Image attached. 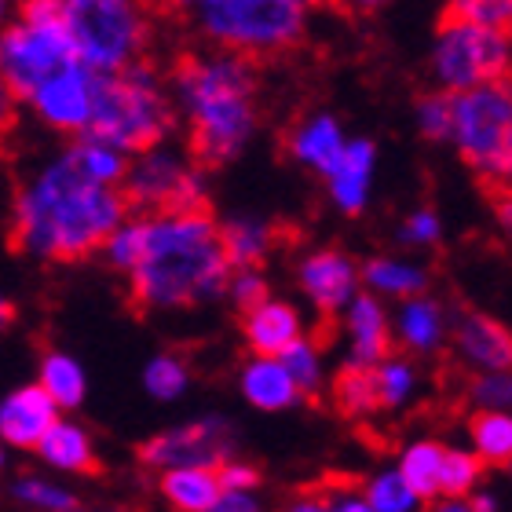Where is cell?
Wrapping results in <instances>:
<instances>
[{"mask_svg":"<svg viewBox=\"0 0 512 512\" xmlns=\"http://www.w3.org/2000/svg\"><path fill=\"white\" fill-rule=\"evenodd\" d=\"M150 4H158V8H172V11H194L202 0H150Z\"/></svg>","mask_w":512,"mask_h":512,"instance_id":"7dc6e473","label":"cell"},{"mask_svg":"<svg viewBox=\"0 0 512 512\" xmlns=\"http://www.w3.org/2000/svg\"><path fill=\"white\" fill-rule=\"evenodd\" d=\"M388 300L363 289L359 297L341 311V337H344V366H366L374 370L384 355H392V311Z\"/></svg>","mask_w":512,"mask_h":512,"instance_id":"5bb4252c","label":"cell"},{"mask_svg":"<svg viewBox=\"0 0 512 512\" xmlns=\"http://www.w3.org/2000/svg\"><path fill=\"white\" fill-rule=\"evenodd\" d=\"M37 381L48 388V395H52L63 410H77V406L85 403V395H88L85 366L77 363L70 352H48V355H44L41 370H37Z\"/></svg>","mask_w":512,"mask_h":512,"instance_id":"83f0119b","label":"cell"},{"mask_svg":"<svg viewBox=\"0 0 512 512\" xmlns=\"http://www.w3.org/2000/svg\"><path fill=\"white\" fill-rule=\"evenodd\" d=\"M59 417L63 406L55 403L41 381L19 384L0 399V439L11 450H37Z\"/></svg>","mask_w":512,"mask_h":512,"instance_id":"9a60e30c","label":"cell"},{"mask_svg":"<svg viewBox=\"0 0 512 512\" xmlns=\"http://www.w3.org/2000/svg\"><path fill=\"white\" fill-rule=\"evenodd\" d=\"M450 147L480 180L494 187L512 183V74L454 92Z\"/></svg>","mask_w":512,"mask_h":512,"instance_id":"52a82bcc","label":"cell"},{"mask_svg":"<svg viewBox=\"0 0 512 512\" xmlns=\"http://www.w3.org/2000/svg\"><path fill=\"white\" fill-rule=\"evenodd\" d=\"M322 180H326V194H330L337 213L344 216L366 213L377 183V147L370 139H348L344 154L333 161V169Z\"/></svg>","mask_w":512,"mask_h":512,"instance_id":"ac0fdd59","label":"cell"},{"mask_svg":"<svg viewBox=\"0 0 512 512\" xmlns=\"http://www.w3.org/2000/svg\"><path fill=\"white\" fill-rule=\"evenodd\" d=\"M169 88L202 165H227L246 150L256 132V74L249 55L227 48L187 55L172 70Z\"/></svg>","mask_w":512,"mask_h":512,"instance_id":"3957f363","label":"cell"},{"mask_svg":"<svg viewBox=\"0 0 512 512\" xmlns=\"http://www.w3.org/2000/svg\"><path fill=\"white\" fill-rule=\"evenodd\" d=\"M231 304H235V311L242 315V311L256 308L260 300L271 297V289H267V278L260 275V267H235L231 271V278H227V293H224Z\"/></svg>","mask_w":512,"mask_h":512,"instance_id":"74e56055","label":"cell"},{"mask_svg":"<svg viewBox=\"0 0 512 512\" xmlns=\"http://www.w3.org/2000/svg\"><path fill=\"white\" fill-rule=\"evenodd\" d=\"M498 224L512 235V183L502 187V194H498Z\"/></svg>","mask_w":512,"mask_h":512,"instance_id":"ee69618b","label":"cell"},{"mask_svg":"<svg viewBox=\"0 0 512 512\" xmlns=\"http://www.w3.org/2000/svg\"><path fill=\"white\" fill-rule=\"evenodd\" d=\"M450 348L458 355V363L476 377L512 370V330L480 311H469L454 322Z\"/></svg>","mask_w":512,"mask_h":512,"instance_id":"2e32d148","label":"cell"},{"mask_svg":"<svg viewBox=\"0 0 512 512\" xmlns=\"http://www.w3.org/2000/svg\"><path fill=\"white\" fill-rule=\"evenodd\" d=\"M395 238H399V246L410 249V253L432 249V246H439V238H443V220L436 216V209H414V213L403 216Z\"/></svg>","mask_w":512,"mask_h":512,"instance_id":"8d00e7d4","label":"cell"},{"mask_svg":"<svg viewBox=\"0 0 512 512\" xmlns=\"http://www.w3.org/2000/svg\"><path fill=\"white\" fill-rule=\"evenodd\" d=\"M469 505H472V512H494L498 509V494H491V491H476L469 498Z\"/></svg>","mask_w":512,"mask_h":512,"instance_id":"bcb514c9","label":"cell"},{"mask_svg":"<svg viewBox=\"0 0 512 512\" xmlns=\"http://www.w3.org/2000/svg\"><path fill=\"white\" fill-rule=\"evenodd\" d=\"M326 512H370L363 487H330L326 491Z\"/></svg>","mask_w":512,"mask_h":512,"instance_id":"b9f144b4","label":"cell"},{"mask_svg":"<svg viewBox=\"0 0 512 512\" xmlns=\"http://www.w3.org/2000/svg\"><path fill=\"white\" fill-rule=\"evenodd\" d=\"M37 454H41V461L48 469L66 472V476L88 472L96 465V443H92V436H88L77 421H70V417H59V421L48 428V436L41 439Z\"/></svg>","mask_w":512,"mask_h":512,"instance_id":"cb8c5ba5","label":"cell"},{"mask_svg":"<svg viewBox=\"0 0 512 512\" xmlns=\"http://www.w3.org/2000/svg\"><path fill=\"white\" fill-rule=\"evenodd\" d=\"M238 392L253 410L264 414H282L289 406H297L304 399L297 377L289 374V366L282 355H256L238 370Z\"/></svg>","mask_w":512,"mask_h":512,"instance_id":"ffe728a7","label":"cell"},{"mask_svg":"<svg viewBox=\"0 0 512 512\" xmlns=\"http://www.w3.org/2000/svg\"><path fill=\"white\" fill-rule=\"evenodd\" d=\"M428 267L417 256L406 253H377L363 264V286L381 300H406L417 293H428Z\"/></svg>","mask_w":512,"mask_h":512,"instance_id":"603a6c76","label":"cell"},{"mask_svg":"<svg viewBox=\"0 0 512 512\" xmlns=\"http://www.w3.org/2000/svg\"><path fill=\"white\" fill-rule=\"evenodd\" d=\"M344 4L355 11H377V8H384V4H392V0H344Z\"/></svg>","mask_w":512,"mask_h":512,"instance_id":"c3c4849f","label":"cell"},{"mask_svg":"<svg viewBox=\"0 0 512 512\" xmlns=\"http://www.w3.org/2000/svg\"><path fill=\"white\" fill-rule=\"evenodd\" d=\"M472 403L494 406V410H512V370L476 377L472 381Z\"/></svg>","mask_w":512,"mask_h":512,"instance_id":"ab89813d","label":"cell"},{"mask_svg":"<svg viewBox=\"0 0 512 512\" xmlns=\"http://www.w3.org/2000/svg\"><path fill=\"white\" fill-rule=\"evenodd\" d=\"M176 114L180 110H176L172 88L161 81L154 66L139 59L125 70L99 77L96 114L85 136L107 139L128 154H139L169 139Z\"/></svg>","mask_w":512,"mask_h":512,"instance_id":"277c9868","label":"cell"},{"mask_svg":"<svg viewBox=\"0 0 512 512\" xmlns=\"http://www.w3.org/2000/svg\"><path fill=\"white\" fill-rule=\"evenodd\" d=\"M220 480H224V491H256L260 487V472L253 465H246V461L227 458L220 465Z\"/></svg>","mask_w":512,"mask_h":512,"instance_id":"60d3db41","label":"cell"},{"mask_svg":"<svg viewBox=\"0 0 512 512\" xmlns=\"http://www.w3.org/2000/svg\"><path fill=\"white\" fill-rule=\"evenodd\" d=\"M333 399L341 406V414L348 417H370L381 406V392H377V377L366 366H344V374L333 384Z\"/></svg>","mask_w":512,"mask_h":512,"instance_id":"1f68e13d","label":"cell"},{"mask_svg":"<svg viewBox=\"0 0 512 512\" xmlns=\"http://www.w3.org/2000/svg\"><path fill=\"white\" fill-rule=\"evenodd\" d=\"M231 271L220 224L194 205L143 213V249L125 278L139 308L191 311L224 297Z\"/></svg>","mask_w":512,"mask_h":512,"instance_id":"7a4b0ae2","label":"cell"},{"mask_svg":"<svg viewBox=\"0 0 512 512\" xmlns=\"http://www.w3.org/2000/svg\"><path fill=\"white\" fill-rule=\"evenodd\" d=\"M344 147H348V136L333 114H308L289 132V158L319 176L333 169V161L341 158Z\"/></svg>","mask_w":512,"mask_h":512,"instance_id":"44dd1931","label":"cell"},{"mask_svg":"<svg viewBox=\"0 0 512 512\" xmlns=\"http://www.w3.org/2000/svg\"><path fill=\"white\" fill-rule=\"evenodd\" d=\"M366 502H370V512H414L421 509V494L410 487L399 465L392 469H377L370 480L363 483Z\"/></svg>","mask_w":512,"mask_h":512,"instance_id":"d6a6232c","label":"cell"},{"mask_svg":"<svg viewBox=\"0 0 512 512\" xmlns=\"http://www.w3.org/2000/svg\"><path fill=\"white\" fill-rule=\"evenodd\" d=\"M231 454H235V428L227 425V417L216 414L165 428L139 447V461L150 472L180 469V465H224Z\"/></svg>","mask_w":512,"mask_h":512,"instance_id":"7c38bea8","label":"cell"},{"mask_svg":"<svg viewBox=\"0 0 512 512\" xmlns=\"http://www.w3.org/2000/svg\"><path fill=\"white\" fill-rule=\"evenodd\" d=\"M289 509H293V512H326V494H308V498H297Z\"/></svg>","mask_w":512,"mask_h":512,"instance_id":"f6af8a7d","label":"cell"},{"mask_svg":"<svg viewBox=\"0 0 512 512\" xmlns=\"http://www.w3.org/2000/svg\"><path fill=\"white\" fill-rule=\"evenodd\" d=\"M282 359H286L289 374L297 377L300 392L304 395L322 392V384H326V359H322V348L311 341V337H300L293 348L282 352Z\"/></svg>","mask_w":512,"mask_h":512,"instance_id":"d590c367","label":"cell"},{"mask_svg":"<svg viewBox=\"0 0 512 512\" xmlns=\"http://www.w3.org/2000/svg\"><path fill=\"white\" fill-rule=\"evenodd\" d=\"M414 125H417V132L425 139H432V143H450V136H454V92L436 88V92H428V96L417 99Z\"/></svg>","mask_w":512,"mask_h":512,"instance_id":"e575fe53","label":"cell"},{"mask_svg":"<svg viewBox=\"0 0 512 512\" xmlns=\"http://www.w3.org/2000/svg\"><path fill=\"white\" fill-rule=\"evenodd\" d=\"M191 388V370L176 355H154L143 366V392L158 403H176Z\"/></svg>","mask_w":512,"mask_h":512,"instance_id":"836d02e7","label":"cell"},{"mask_svg":"<svg viewBox=\"0 0 512 512\" xmlns=\"http://www.w3.org/2000/svg\"><path fill=\"white\" fill-rule=\"evenodd\" d=\"M512 30L447 15L428 48V74L436 88L469 92L476 85L512 74Z\"/></svg>","mask_w":512,"mask_h":512,"instance_id":"9c48e42d","label":"cell"},{"mask_svg":"<svg viewBox=\"0 0 512 512\" xmlns=\"http://www.w3.org/2000/svg\"><path fill=\"white\" fill-rule=\"evenodd\" d=\"M483 465L487 461L476 454L472 447H447V461H443V483H439V498L443 502H469L472 494L480 491Z\"/></svg>","mask_w":512,"mask_h":512,"instance_id":"4dcf8cb0","label":"cell"},{"mask_svg":"<svg viewBox=\"0 0 512 512\" xmlns=\"http://www.w3.org/2000/svg\"><path fill=\"white\" fill-rule=\"evenodd\" d=\"M231 267H260L275 249V227L260 216H231L220 224Z\"/></svg>","mask_w":512,"mask_h":512,"instance_id":"d4e9b609","label":"cell"},{"mask_svg":"<svg viewBox=\"0 0 512 512\" xmlns=\"http://www.w3.org/2000/svg\"><path fill=\"white\" fill-rule=\"evenodd\" d=\"M447 15L483 22V26H498V30H512V0H450Z\"/></svg>","mask_w":512,"mask_h":512,"instance_id":"f35d334b","label":"cell"},{"mask_svg":"<svg viewBox=\"0 0 512 512\" xmlns=\"http://www.w3.org/2000/svg\"><path fill=\"white\" fill-rule=\"evenodd\" d=\"M469 447L487 465H512V410L476 406L469 421Z\"/></svg>","mask_w":512,"mask_h":512,"instance_id":"4316f807","label":"cell"},{"mask_svg":"<svg viewBox=\"0 0 512 512\" xmlns=\"http://www.w3.org/2000/svg\"><path fill=\"white\" fill-rule=\"evenodd\" d=\"M414 355H384L381 363L374 366L377 377V392H381V406L384 410H403L417 399L421 392V374L417 366L410 363Z\"/></svg>","mask_w":512,"mask_h":512,"instance_id":"f1b7e54d","label":"cell"},{"mask_svg":"<svg viewBox=\"0 0 512 512\" xmlns=\"http://www.w3.org/2000/svg\"><path fill=\"white\" fill-rule=\"evenodd\" d=\"M11 502L19 509L33 512H74L81 509L77 494L63 483L48 480V476H37V472H22L19 480L11 483Z\"/></svg>","mask_w":512,"mask_h":512,"instance_id":"f546056e","label":"cell"},{"mask_svg":"<svg viewBox=\"0 0 512 512\" xmlns=\"http://www.w3.org/2000/svg\"><path fill=\"white\" fill-rule=\"evenodd\" d=\"M77 59L66 30L63 0H19V15L0 37V77L19 103L37 92L44 77Z\"/></svg>","mask_w":512,"mask_h":512,"instance_id":"8992f818","label":"cell"},{"mask_svg":"<svg viewBox=\"0 0 512 512\" xmlns=\"http://www.w3.org/2000/svg\"><path fill=\"white\" fill-rule=\"evenodd\" d=\"M125 194L136 213H169V209L202 205L205 183L198 161L180 154L169 143H154V147L132 154Z\"/></svg>","mask_w":512,"mask_h":512,"instance_id":"30bf717a","label":"cell"},{"mask_svg":"<svg viewBox=\"0 0 512 512\" xmlns=\"http://www.w3.org/2000/svg\"><path fill=\"white\" fill-rule=\"evenodd\" d=\"M158 491L165 505L176 512H216L224 480H220V465H180V469L158 472Z\"/></svg>","mask_w":512,"mask_h":512,"instance_id":"7402d4cb","label":"cell"},{"mask_svg":"<svg viewBox=\"0 0 512 512\" xmlns=\"http://www.w3.org/2000/svg\"><path fill=\"white\" fill-rule=\"evenodd\" d=\"M308 4H311V8H315V4H322V0H308Z\"/></svg>","mask_w":512,"mask_h":512,"instance_id":"681fc988","label":"cell"},{"mask_svg":"<svg viewBox=\"0 0 512 512\" xmlns=\"http://www.w3.org/2000/svg\"><path fill=\"white\" fill-rule=\"evenodd\" d=\"M297 286L319 315L341 319V311L363 293V264L344 249H311L297 260Z\"/></svg>","mask_w":512,"mask_h":512,"instance_id":"4fadbf2b","label":"cell"},{"mask_svg":"<svg viewBox=\"0 0 512 512\" xmlns=\"http://www.w3.org/2000/svg\"><path fill=\"white\" fill-rule=\"evenodd\" d=\"M392 333H395V344H399L406 355L428 359V355H436L447 348L454 326H450L447 308H443L436 297L417 293V297H406L395 304Z\"/></svg>","mask_w":512,"mask_h":512,"instance_id":"e0dca14e","label":"cell"},{"mask_svg":"<svg viewBox=\"0 0 512 512\" xmlns=\"http://www.w3.org/2000/svg\"><path fill=\"white\" fill-rule=\"evenodd\" d=\"M77 55L99 74L139 63L150 41L147 0H63Z\"/></svg>","mask_w":512,"mask_h":512,"instance_id":"ba28073f","label":"cell"},{"mask_svg":"<svg viewBox=\"0 0 512 512\" xmlns=\"http://www.w3.org/2000/svg\"><path fill=\"white\" fill-rule=\"evenodd\" d=\"M260 509V494L256 491H224L216 512H256Z\"/></svg>","mask_w":512,"mask_h":512,"instance_id":"7bdbcfd3","label":"cell"},{"mask_svg":"<svg viewBox=\"0 0 512 512\" xmlns=\"http://www.w3.org/2000/svg\"><path fill=\"white\" fill-rule=\"evenodd\" d=\"M125 187L88 176L70 147L30 172L15 191L11 238L33 260H85L128 220Z\"/></svg>","mask_w":512,"mask_h":512,"instance_id":"6da1fadb","label":"cell"},{"mask_svg":"<svg viewBox=\"0 0 512 512\" xmlns=\"http://www.w3.org/2000/svg\"><path fill=\"white\" fill-rule=\"evenodd\" d=\"M308 337L304 315L289 300L267 297L256 308L242 311V341L256 355H282L286 348Z\"/></svg>","mask_w":512,"mask_h":512,"instance_id":"d6986e66","label":"cell"},{"mask_svg":"<svg viewBox=\"0 0 512 512\" xmlns=\"http://www.w3.org/2000/svg\"><path fill=\"white\" fill-rule=\"evenodd\" d=\"M443 461H447V447L439 439H414L406 443L399 454V472H403L410 487L421 494V502L439 498V483H443Z\"/></svg>","mask_w":512,"mask_h":512,"instance_id":"484cf974","label":"cell"},{"mask_svg":"<svg viewBox=\"0 0 512 512\" xmlns=\"http://www.w3.org/2000/svg\"><path fill=\"white\" fill-rule=\"evenodd\" d=\"M194 26L213 48L238 55H278L308 33V0H202Z\"/></svg>","mask_w":512,"mask_h":512,"instance_id":"5b68a950","label":"cell"},{"mask_svg":"<svg viewBox=\"0 0 512 512\" xmlns=\"http://www.w3.org/2000/svg\"><path fill=\"white\" fill-rule=\"evenodd\" d=\"M99 70L88 66L81 55L59 66L52 77H44L37 92L26 99V107L44 128L63 132V136H85L96 114V96H99Z\"/></svg>","mask_w":512,"mask_h":512,"instance_id":"8fae6325","label":"cell"}]
</instances>
